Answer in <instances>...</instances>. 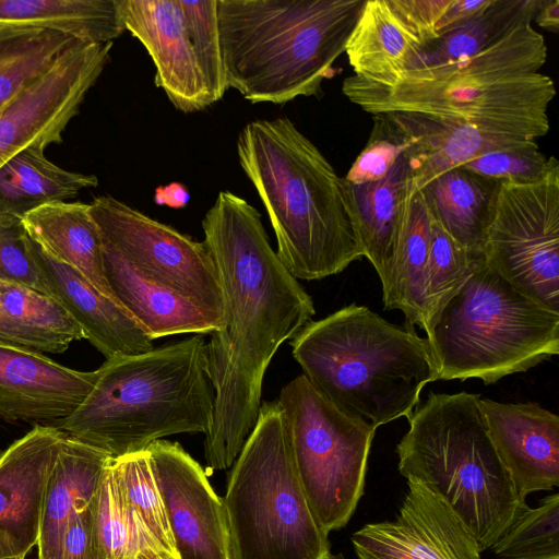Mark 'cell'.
Segmentation results:
<instances>
[{
	"label": "cell",
	"mask_w": 559,
	"mask_h": 559,
	"mask_svg": "<svg viewBox=\"0 0 559 559\" xmlns=\"http://www.w3.org/2000/svg\"><path fill=\"white\" fill-rule=\"evenodd\" d=\"M202 229L223 295L221 326L206 343L214 413L204 459L210 469L222 471L234 464L255 426L271 360L316 309L280 261L261 214L248 201L221 191Z\"/></svg>",
	"instance_id": "cell-1"
},
{
	"label": "cell",
	"mask_w": 559,
	"mask_h": 559,
	"mask_svg": "<svg viewBox=\"0 0 559 559\" xmlns=\"http://www.w3.org/2000/svg\"><path fill=\"white\" fill-rule=\"evenodd\" d=\"M524 19L483 51L455 61L406 70L373 82L355 74L343 94L373 115L412 112L475 126L488 132L537 140L550 128L552 79L544 36Z\"/></svg>",
	"instance_id": "cell-2"
},
{
	"label": "cell",
	"mask_w": 559,
	"mask_h": 559,
	"mask_svg": "<svg viewBox=\"0 0 559 559\" xmlns=\"http://www.w3.org/2000/svg\"><path fill=\"white\" fill-rule=\"evenodd\" d=\"M237 155L269 215L275 252L296 280L338 274L362 257L343 179L290 119L248 122Z\"/></svg>",
	"instance_id": "cell-3"
},
{
	"label": "cell",
	"mask_w": 559,
	"mask_h": 559,
	"mask_svg": "<svg viewBox=\"0 0 559 559\" xmlns=\"http://www.w3.org/2000/svg\"><path fill=\"white\" fill-rule=\"evenodd\" d=\"M213 413L206 343L195 334L144 354L106 359L81 405L52 426L118 459L167 436L206 435Z\"/></svg>",
	"instance_id": "cell-4"
},
{
	"label": "cell",
	"mask_w": 559,
	"mask_h": 559,
	"mask_svg": "<svg viewBox=\"0 0 559 559\" xmlns=\"http://www.w3.org/2000/svg\"><path fill=\"white\" fill-rule=\"evenodd\" d=\"M302 376L347 417L378 429L408 418L439 369L426 337L350 304L310 321L290 341Z\"/></svg>",
	"instance_id": "cell-5"
},
{
	"label": "cell",
	"mask_w": 559,
	"mask_h": 559,
	"mask_svg": "<svg viewBox=\"0 0 559 559\" xmlns=\"http://www.w3.org/2000/svg\"><path fill=\"white\" fill-rule=\"evenodd\" d=\"M366 0H217L227 88L252 104L319 96Z\"/></svg>",
	"instance_id": "cell-6"
},
{
	"label": "cell",
	"mask_w": 559,
	"mask_h": 559,
	"mask_svg": "<svg viewBox=\"0 0 559 559\" xmlns=\"http://www.w3.org/2000/svg\"><path fill=\"white\" fill-rule=\"evenodd\" d=\"M479 394L430 392L396 444L399 472L440 493L487 550L521 500L488 435Z\"/></svg>",
	"instance_id": "cell-7"
},
{
	"label": "cell",
	"mask_w": 559,
	"mask_h": 559,
	"mask_svg": "<svg viewBox=\"0 0 559 559\" xmlns=\"http://www.w3.org/2000/svg\"><path fill=\"white\" fill-rule=\"evenodd\" d=\"M438 380L492 384L559 354V313L523 295L485 259L426 332Z\"/></svg>",
	"instance_id": "cell-8"
},
{
	"label": "cell",
	"mask_w": 559,
	"mask_h": 559,
	"mask_svg": "<svg viewBox=\"0 0 559 559\" xmlns=\"http://www.w3.org/2000/svg\"><path fill=\"white\" fill-rule=\"evenodd\" d=\"M223 502L233 559H340L300 484L277 401L261 404Z\"/></svg>",
	"instance_id": "cell-9"
},
{
	"label": "cell",
	"mask_w": 559,
	"mask_h": 559,
	"mask_svg": "<svg viewBox=\"0 0 559 559\" xmlns=\"http://www.w3.org/2000/svg\"><path fill=\"white\" fill-rule=\"evenodd\" d=\"M277 402L314 516L328 534L344 527L364 493L376 429L337 411L302 374L282 388Z\"/></svg>",
	"instance_id": "cell-10"
},
{
	"label": "cell",
	"mask_w": 559,
	"mask_h": 559,
	"mask_svg": "<svg viewBox=\"0 0 559 559\" xmlns=\"http://www.w3.org/2000/svg\"><path fill=\"white\" fill-rule=\"evenodd\" d=\"M486 264L559 313V164L534 181L498 182L485 234Z\"/></svg>",
	"instance_id": "cell-11"
},
{
	"label": "cell",
	"mask_w": 559,
	"mask_h": 559,
	"mask_svg": "<svg viewBox=\"0 0 559 559\" xmlns=\"http://www.w3.org/2000/svg\"><path fill=\"white\" fill-rule=\"evenodd\" d=\"M90 210L102 240L141 275L222 320L218 274L203 241L111 195L95 198Z\"/></svg>",
	"instance_id": "cell-12"
},
{
	"label": "cell",
	"mask_w": 559,
	"mask_h": 559,
	"mask_svg": "<svg viewBox=\"0 0 559 559\" xmlns=\"http://www.w3.org/2000/svg\"><path fill=\"white\" fill-rule=\"evenodd\" d=\"M112 43L80 41L0 111V167L29 146L62 142L87 92L110 60Z\"/></svg>",
	"instance_id": "cell-13"
},
{
	"label": "cell",
	"mask_w": 559,
	"mask_h": 559,
	"mask_svg": "<svg viewBox=\"0 0 559 559\" xmlns=\"http://www.w3.org/2000/svg\"><path fill=\"white\" fill-rule=\"evenodd\" d=\"M407 487L394 520L353 533L358 559H480L475 536L440 493L415 479Z\"/></svg>",
	"instance_id": "cell-14"
},
{
	"label": "cell",
	"mask_w": 559,
	"mask_h": 559,
	"mask_svg": "<svg viewBox=\"0 0 559 559\" xmlns=\"http://www.w3.org/2000/svg\"><path fill=\"white\" fill-rule=\"evenodd\" d=\"M146 449L179 559H233L224 502L202 466L177 442L160 439Z\"/></svg>",
	"instance_id": "cell-15"
},
{
	"label": "cell",
	"mask_w": 559,
	"mask_h": 559,
	"mask_svg": "<svg viewBox=\"0 0 559 559\" xmlns=\"http://www.w3.org/2000/svg\"><path fill=\"white\" fill-rule=\"evenodd\" d=\"M64 433L36 425L0 455V559L37 545L48 477Z\"/></svg>",
	"instance_id": "cell-16"
},
{
	"label": "cell",
	"mask_w": 559,
	"mask_h": 559,
	"mask_svg": "<svg viewBox=\"0 0 559 559\" xmlns=\"http://www.w3.org/2000/svg\"><path fill=\"white\" fill-rule=\"evenodd\" d=\"M118 8L124 29L153 60L156 86L174 107L188 114L211 106L179 0H118Z\"/></svg>",
	"instance_id": "cell-17"
},
{
	"label": "cell",
	"mask_w": 559,
	"mask_h": 559,
	"mask_svg": "<svg viewBox=\"0 0 559 559\" xmlns=\"http://www.w3.org/2000/svg\"><path fill=\"white\" fill-rule=\"evenodd\" d=\"M495 450L521 500L559 486V417L542 405L479 399Z\"/></svg>",
	"instance_id": "cell-18"
},
{
	"label": "cell",
	"mask_w": 559,
	"mask_h": 559,
	"mask_svg": "<svg viewBox=\"0 0 559 559\" xmlns=\"http://www.w3.org/2000/svg\"><path fill=\"white\" fill-rule=\"evenodd\" d=\"M96 380V370L64 367L38 350L0 343V417L55 424L70 416Z\"/></svg>",
	"instance_id": "cell-19"
},
{
	"label": "cell",
	"mask_w": 559,
	"mask_h": 559,
	"mask_svg": "<svg viewBox=\"0 0 559 559\" xmlns=\"http://www.w3.org/2000/svg\"><path fill=\"white\" fill-rule=\"evenodd\" d=\"M33 262L47 295L55 298L106 359L144 354L153 341L115 300L97 290L81 273L49 257L27 235Z\"/></svg>",
	"instance_id": "cell-20"
},
{
	"label": "cell",
	"mask_w": 559,
	"mask_h": 559,
	"mask_svg": "<svg viewBox=\"0 0 559 559\" xmlns=\"http://www.w3.org/2000/svg\"><path fill=\"white\" fill-rule=\"evenodd\" d=\"M405 133L412 167L413 191L439 175L493 151L536 143L521 136L498 134L475 126L412 112H385Z\"/></svg>",
	"instance_id": "cell-21"
},
{
	"label": "cell",
	"mask_w": 559,
	"mask_h": 559,
	"mask_svg": "<svg viewBox=\"0 0 559 559\" xmlns=\"http://www.w3.org/2000/svg\"><path fill=\"white\" fill-rule=\"evenodd\" d=\"M343 185L362 257L370 261L382 285L389 276L414 195L406 150L383 179L361 185L343 179Z\"/></svg>",
	"instance_id": "cell-22"
},
{
	"label": "cell",
	"mask_w": 559,
	"mask_h": 559,
	"mask_svg": "<svg viewBox=\"0 0 559 559\" xmlns=\"http://www.w3.org/2000/svg\"><path fill=\"white\" fill-rule=\"evenodd\" d=\"M103 259L115 301L152 341L176 334L212 333L221 326L219 318L147 280L104 241Z\"/></svg>",
	"instance_id": "cell-23"
},
{
	"label": "cell",
	"mask_w": 559,
	"mask_h": 559,
	"mask_svg": "<svg viewBox=\"0 0 559 559\" xmlns=\"http://www.w3.org/2000/svg\"><path fill=\"white\" fill-rule=\"evenodd\" d=\"M110 459L64 436L46 485L38 559H60L66 530L93 502Z\"/></svg>",
	"instance_id": "cell-24"
},
{
	"label": "cell",
	"mask_w": 559,
	"mask_h": 559,
	"mask_svg": "<svg viewBox=\"0 0 559 559\" xmlns=\"http://www.w3.org/2000/svg\"><path fill=\"white\" fill-rule=\"evenodd\" d=\"M427 43L394 0H366L345 53L355 75L381 82L401 73Z\"/></svg>",
	"instance_id": "cell-25"
},
{
	"label": "cell",
	"mask_w": 559,
	"mask_h": 559,
	"mask_svg": "<svg viewBox=\"0 0 559 559\" xmlns=\"http://www.w3.org/2000/svg\"><path fill=\"white\" fill-rule=\"evenodd\" d=\"M22 223L28 237L49 257L71 266L115 300L105 276L102 236L90 204H48L25 215Z\"/></svg>",
	"instance_id": "cell-26"
},
{
	"label": "cell",
	"mask_w": 559,
	"mask_h": 559,
	"mask_svg": "<svg viewBox=\"0 0 559 559\" xmlns=\"http://www.w3.org/2000/svg\"><path fill=\"white\" fill-rule=\"evenodd\" d=\"M498 182L457 167L439 175L419 191L432 218L457 243L483 252Z\"/></svg>",
	"instance_id": "cell-27"
},
{
	"label": "cell",
	"mask_w": 559,
	"mask_h": 559,
	"mask_svg": "<svg viewBox=\"0 0 559 559\" xmlns=\"http://www.w3.org/2000/svg\"><path fill=\"white\" fill-rule=\"evenodd\" d=\"M29 146L0 167V214L23 218L34 210L74 198L98 186L94 175L66 170Z\"/></svg>",
	"instance_id": "cell-28"
},
{
	"label": "cell",
	"mask_w": 559,
	"mask_h": 559,
	"mask_svg": "<svg viewBox=\"0 0 559 559\" xmlns=\"http://www.w3.org/2000/svg\"><path fill=\"white\" fill-rule=\"evenodd\" d=\"M432 217L421 191L414 193L389 276L382 284L385 310H400L408 328L425 325L426 270Z\"/></svg>",
	"instance_id": "cell-29"
},
{
	"label": "cell",
	"mask_w": 559,
	"mask_h": 559,
	"mask_svg": "<svg viewBox=\"0 0 559 559\" xmlns=\"http://www.w3.org/2000/svg\"><path fill=\"white\" fill-rule=\"evenodd\" d=\"M0 24L61 32L91 44L112 43L124 31L118 0H0Z\"/></svg>",
	"instance_id": "cell-30"
},
{
	"label": "cell",
	"mask_w": 559,
	"mask_h": 559,
	"mask_svg": "<svg viewBox=\"0 0 559 559\" xmlns=\"http://www.w3.org/2000/svg\"><path fill=\"white\" fill-rule=\"evenodd\" d=\"M538 0H490L464 23L421 47L403 71L474 56L500 40L524 19L534 16Z\"/></svg>",
	"instance_id": "cell-31"
},
{
	"label": "cell",
	"mask_w": 559,
	"mask_h": 559,
	"mask_svg": "<svg viewBox=\"0 0 559 559\" xmlns=\"http://www.w3.org/2000/svg\"><path fill=\"white\" fill-rule=\"evenodd\" d=\"M110 460L93 501L100 559H177L127 502L110 468Z\"/></svg>",
	"instance_id": "cell-32"
},
{
	"label": "cell",
	"mask_w": 559,
	"mask_h": 559,
	"mask_svg": "<svg viewBox=\"0 0 559 559\" xmlns=\"http://www.w3.org/2000/svg\"><path fill=\"white\" fill-rule=\"evenodd\" d=\"M80 41L61 32L0 24V111Z\"/></svg>",
	"instance_id": "cell-33"
},
{
	"label": "cell",
	"mask_w": 559,
	"mask_h": 559,
	"mask_svg": "<svg viewBox=\"0 0 559 559\" xmlns=\"http://www.w3.org/2000/svg\"><path fill=\"white\" fill-rule=\"evenodd\" d=\"M0 306L35 341L38 352L62 353L83 330L50 295L24 284L0 280Z\"/></svg>",
	"instance_id": "cell-34"
},
{
	"label": "cell",
	"mask_w": 559,
	"mask_h": 559,
	"mask_svg": "<svg viewBox=\"0 0 559 559\" xmlns=\"http://www.w3.org/2000/svg\"><path fill=\"white\" fill-rule=\"evenodd\" d=\"M484 259L483 252L468 250L457 243L432 218L426 270L425 333Z\"/></svg>",
	"instance_id": "cell-35"
},
{
	"label": "cell",
	"mask_w": 559,
	"mask_h": 559,
	"mask_svg": "<svg viewBox=\"0 0 559 559\" xmlns=\"http://www.w3.org/2000/svg\"><path fill=\"white\" fill-rule=\"evenodd\" d=\"M110 468L130 507L167 551L179 559L148 450L111 459Z\"/></svg>",
	"instance_id": "cell-36"
},
{
	"label": "cell",
	"mask_w": 559,
	"mask_h": 559,
	"mask_svg": "<svg viewBox=\"0 0 559 559\" xmlns=\"http://www.w3.org/2000/svg\"><path fill=\"white\" fill-rule=\"evenodd\" d=\"M490 549L502 559H559V495L535 508L524 501Z\"/></svg>",
	"instance_id": "cell-37"
},
{
	"label": "cell",
	"mask_w": 559,
	"mask_h": 559,
	"mask_svg": "<svg viewBox=\"0 0 559 559\" xmlns=\"http://www.w3.org/2000/svg\"><path fill=\"white\" fill-rule=\"evenodd\" d=\"M187 31L212 103L228 90L219 43L217 0H179Z\"/></svg>",
	"instance_id": "cell-38"
},
{
	"label": "cell",
	"mask_w": 559,
	"mask_h": 559,
	"mask_svg": "<svg viewBox=\"0 0 559 559\" xmlns=\"http://www.w3.org/2000/svg\"><path fill=\"white\" fill-rule=\"evenodd\" d=\"M407 146L404 131L386 114L373 115L368 142L343 179L353 185L383 179Z\"/></svg>",
	"instance_id": "cell-39"
},
{
	"label": "cell",
	"mask_w": 559,
	"mask_h": 559,
	"mask_svg": "<svg viewBox=\"0 0 559 559\" xmlns=\"http://www.w3.org/2000/svg\"><path fill=\"white\" fill-rule=\"evenodd\" d=\"M554 159L539 152L536 142L521 148L489 152L461 167L496 181H534L546 174Z\"/></svg>",
	"instance_id": "cell-40"
},
{
	"label": "cell",
	"mask_w": 559,
	"mask_h": 559,
	"mask_svg": "<svg viewBox=\"0 0 559 559\" xmlns=\"http://www.w3.org/2000/svg\"><path fill=\"white\" fill-rule=\"evenodd\" d=\"M0 280L21 283L47 294L31 257L22 219L1 214Z\"/></svg>",
	"instance_id": "cell-41"
},
{
	"label": "cell",
	"mask_w": 559,
	"mask_h": 559,
	"mask_svg": "<svg viewBox=\"0 0 559 559\" xmlns=\"http://www.w3.org/2000/svg\"><path fill=\"white\" fill-rule=\"evenodd\" d=\"M60 559H100L95 532L93 502L74 518L67 527Z\"/></svg>",
	"instance_id": "cell-42"
},
{
	"label": "cell",
	"mask_w": 559,
	"mask_h": 559,
	"mask_svg": "<svg viewBox=\"0 0 559 559\" xmlns=\"http://www.w3.org/2000/svg\"><path fill=\"white\" fill-rule=\"evenodd\" d=\"M0 343L38 350L33 337L7 316L0 306Z\"/></svg>",
	"instance_id": "cell-43"
},
{
	"label": "cell",
	"mask_w": 559,
	"mask_h": 559,
	"mask_svg": "<svg viewBox=\"0 0 559 559\" xmlns=\"http://www.w3.org/2000/svg\"><path fill=\"white\" fill-rule=\"evenodd\" d=\"M190 200L188 189L180 182H170L166 186H159L155 190L154 201L159 205H167L173 209L185 207Z\"/></svg>",
	"instance_id": "cell-44"
},
{
	"label": "cell",
	"mask_w": 559,
	"mask_h": 559,
	"mask_svg": "<svg viewBox=\"0 0 559 559\" xmlns=\"http://www.w3.org/2000/svg\"><path fill=\"white\" fill-rule=\"evenodd\" d=\"M535 22L544 29L552 33L559 32V0H538Z\"/></svg>",
	"instance_id": "cell-45"
},
{
	"label": "cell",
	"mask_w": 559,
	"mask_h": 559,
	"mask_svg": "<svg viewBox=\"0 0 559 559\" xmlns=\"http://www.w3.org/2000/svg\"><path fill=\"white\" fill-rule=\"evenodd\" d=\"M7 559H25V557H14V558H7Z\"/></svg>",
	"instance_id": "cell-46"
}]
</instances>
